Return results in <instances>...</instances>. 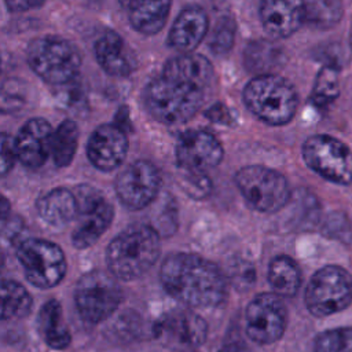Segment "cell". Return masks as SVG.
Masks as SVG:
<instances>
[{
	"label": "cell",
	"instance_id": "6da1fadb",
	"mask_svg": "<svg viewBox=\"0 0 352 352\" xmlns=\"http://www.w3.org/2000/svg\"><path fill=\"white\" fill-rule=\"evenodd\" d=\"M212 77L213 67L205 56L188 52L170 58L144 88L147 111L166 125L187 122L201 109Z\"/></svg>",
	"mask_w": 352,
	"mask_h": 352
},
{
	"label": "cell",
	"instance_id": "7a4b0ae2",
	"mask_svg": "<svg viewBox=\"0 0 352 352\" xmlns=\"http://www.w3.org/2000/svg\"><path fill=\"white\" fill-rule=\"evenodd\" d=\"M164 289L192 308H212L226 296V279L209 260L192 253L168 256L160 270Z\"/></svg>",
	"mask_w": 352,
	"mask_h": 352
},
{
	"label": "cell",
	"instance_id": "3957f363",
	"mask_svg": "<svg viewBox=\"0 0 352 352\" xmlns=\"http://www.w3.org/2000/svg\"><path fill=\"white\" fill-rule=\"evenodd\" d=\"M161 252L157 230L135 224L121 231L107 246L109 272L121 280H133L146 274L158 260Z\"/></svg>",
	"mask_w": 352,
	"mask_h": 352
},
{
	"label": "cell",
	"instance_id": "277c9868",
	"mask_svg": "<svg viewBox=\"0 0 352 352\" xmlns=\"http://www.w3.org/2000/svg\"><path fill=\"white\" fill-rule=\"evenodd\" d=\"M243 102L258 120L279 126L293 120L298 96L287 80L274 74H260L245 85Z\"/></svg>",
	"mask_w": 352,
	"mask_h": 352
},
{
	"label": "cell",
	"instance_id": "5b68a950",
	"mask_svg": "<svg viewBox=\"0 0 352 352\" xmlns=\"http://www.w3.org/2000/svg\"><path fill=\"white\" fill-rule=\"evenodd\" d=\"M26 60L43 81L52 85H65L76 80L81 67V55L77 48L56 36L32 40L26 50Z\"/></svg>",
	"mask_w": 352,
	"mask_h": 352
},
{
	"label": "cell",
	"instance_id": "8992f818",
	"mask_svg": "<svg viewBox=\"0 0 352 352\" xmlns=\"http://www.w3.org/2000/svg\"><path fill=\"white\" fill-rule=\"evenodd\" d=\"M235 184L248 205L261 213L280 210L290 198L286 177L263 165H249L239 169L235 175Z\"/></svg>",
	"mask_w": 352,
	"mask_h": 352
},
{
	"label": "cell",
	"instance_id": "52a82bcc",
	"mask_svg": "<svg viewBox=\"0 0 352 352\" xmlns=\"http://www.w3.org/2000/svg\"><path fill=\"white\" fill-rule=\"evenodd\" d=\"M305 305L319 318L337 314L352 302V276L338 265L318 270L305 289Z\"/></svg>",
	"mask_w": 352,
	"mask_h": 352
},
{
	"label": "cell",
	"instance_id": "ba28073f",
	"mask_svg": "<svg viewBox=\"0 0 352 352\" xmlns=\"http://www.w3.org/2000/svg\"><path fill=\"white\" fill-rule=\"evenodd\" d=\"M16 257L26 279L40 289L56 286L66 274L67 263L63 250L47 239H22L16 246Z\"/></svg>",
	"mask_w": 352,
	"mask_h": 352
},
{
	"label": "cell",
	"instance_id": "9c48e42d",
	"mask_svg": "<svg viewBox=\"0 0 352 352\" xmlns=\"http://www.w3.org/2000/svg\"><path fill=\"white\" fill-rule=\"evenodd\" d=\"M74 298L81 318L89 323H99L118 308L122 290L113 274L94 270L80 278Z\"/></svg>",
	"mask_w": 352,
	"mask_h": 352
},
{
	"label": "cell",
	"instance_id": "30bf717a",
	"mask_svg": "<svg viewBox=\"0 0 352 352\" xmlns=\"http://www.w3.org/2000/svg\"><path fill=\"white\" fill-rule=\"evenodd\" d=\"M305 164L323 179L337 183H352V151L330 135L309 136L301 148Z\"/></svg>",
	"mask_w": 352,
	"mask_h": 352
},
{
	"label": "cell",
	"instance_id": "8fae6325",
	"mask_svg": "<svg viewBox=\"0 0 352 352\" xmlns=\"http://www.w3.org/2000/svg\"><path fill=\"white\" fill-rule=\"evenodd\" d=\"M246 334L260 345L276 342L287 324V309L280 296L261 293L246 307Z\"/></svg>",
	"mask_w": 352,
	"mask_h": 352
},
{
	"label": "cell",
	"instance_id": "7c38bea8",
	"mask_svg": "<svg viewBox=\"0 0 352 352\" xmlns=\"http://www.w3.org/2000/svg\"><path fill=\"white\" fill-rule=\"evenodd\" d=\"M118 199L131 210L150 205L161 187L160 170L146 160H138L121 170L116 179Z\"/></svg>",
	"mask_w": 352,
	"mask_h": 352
},
{
	"label": "cell",
	"instance_id": "4fadbf2b",
	"mask_svg": "<svg viewBox=\"0 0 352 352\" xmlns=\"http://www.w3.org/2000/svg\"><path fill=\"white\" fill-rule=\"evenodd\" d=\"M221 143L208 131H188L176 144V160L182 170L205 172L223 160Z\"/></svg>",
	"mask_w": 352,
	"mask_h": 352
},
{
	"label": "cell",
	"instance_id": "5bb4252c",
	"mask_svg": "<svg viewBox=\"0 0 352 352\" xmlns=\"http://www.w3.org/2000/svg\"><path fill=\"white\" fill-rule=\"evenodd\" d=\"M128 153V138L124 129L114 124L99 125L87 144V155L91 164L103 172L118 168Z\"/></svg>",
	"mask_w": 352,
	"mask_h": 352
},
{
	"label": "cell",
	"instance_id": "9a60e30c",
	"mask_svg": "<svg viewBox=\"0 0 352 352\" xmlns=\"http://www.w3.org/2000/svg\"><path fill=\"white\" fill-rule=\"evenodd\" d=\"M260 21L264 30L274 38H286L305 22L304 0H261Z\"/></svg>",
	"mask_w": 352,
	"mask_h": 352
},
{
	"label": "cell",
	"instance_id": "2e32d148",
	"mask_svg": "<svg viewBox=\"0 0 352 352\" xmlns=\"http://www.w3.org/2000/svg\"><path fill=\"white\" fill-rule=\"evenodd\" d=\"M52 126L44 118L28 120L15 138L18 160L30 169L43 166L51 154Z\"/></svg>",
	"mask_w": 352,
	"mask_h": 352
},
{
	"label": "cell",
	"instance_id": "e0dca14e",
	"mask_svg": "<svg viewBox=\"0 0 352 352\" xmlns=\"http://www.w3.org/2000/svg\"><path fill=\"white\" fill-rule=\"evenodd\" d=\"M78 224L73 230L72 243L77 249H87L96 243L113 221L114 209L102 195L78 208Z\"/></svg>",
	"mask_w": 352,
	"mask_h": 352
},
{
	"label": "cell",
	"instance_id": "ac0fdd59",
	"mask_svg": "<svg viewBox=\"0 0 352 352\" xmlns=\"http://www.w3.org/2000/svg\"><path fill=\"white\" fill-rule=\"evenodd\" d=\"M208 29L206 11L199 6H188L176 16L168 34V44L182 54L192 52L204 40Z\"/></svg>",
	"mask_w": 352,
	"mask_h": 352
},
{
	"label": "cell",
	"instance_id": "d6986e66",
	"mask_svg": "<svg viewBox=\"0 0 352 352\" xmlns=\"http://www.w3.org/2000/svg\"><path fill=\"white\" fill-rule=\"evenodd\" d=\"M94 52L99 66L110 76L126 77L133 70V65L126 54L125 43L116 32L103 33L96 40Z\"/></svg>",
	"mask_w": 352,
	"mask_h": 352
},
{
	"label": "cell",
	"instance_id": "ffe728a7",
	"mask_svg": "<svg viewBox=\"0 0 352 352\" xmlns=\"http://www.w3.org/2000/svg\"><path fill=\"white\" fill-rule=\"evenodd\" d=\"M172 0H131L126 6L132 28L142 34H155L166 23Z\"/></svg>",
	"mask_w": 352,
	"mask_h": 352
},
{
	"label": "cell",
	"instance_id": "44dd1931",
	"mask_svg": "<svg viewBox=\"0 0 352 352\" xmlns=\"http://www.w3.org/2000/svg\"><path fill=\"white\" fill-rule=\"evenodd\" d=\"M37 212L50 226L63 227L78 214L76 195L65 187L54 188L38 198Z\"/></svg>",
	"mask_w": 352,
	"mask_h": 352
},
{
	"label": "cell",
	"instance_id": "7402d4cb",
	"mask_svg": "<svg viewBox=\"0 0 352 352\" xmlns=\"http://www.w3.org/2000/svg\"><path fill=\"white\" fill-rule=\"evenodd\" d=\"M37 323L38 331L48 346L65 349L70 345L72 336L63 323L62 307L56 300H50L41 307Z\"/></svg>",
	"mask_w": 352,
	"mask_h": 352
},
{
	"label": "cell",
	"instance_id": "603a6c76",
	"mask_svg": "<svg viewBox=\"0 0 352 352\" xmlns=\"http://www.w3.org/2000/svg\"><path fill=\"white\" fill-rule=\"evenodd\" d=\"M268 282L275 294L294 296L301 285V272L296 261L287 256H278L268 265Z\"/></svg>",
	"mask_w": 352,
	"mask_h": 352
},
{
	"label": "cell",
	"instance_id": "cb8c5ba5",
	"mask_svg": "<svg viewBox=\"0 0 352 352\" xmlns=\"http://www.w3.org/2000/svg\"><path fill=\"white\" fill-rule=\"evenodd\" d=\"M33 300L18 282L0 279V320L21 319L30 314Z\"/></svg>",
	"mask_w": 352,
	"mask_h": 352
},
{
	"label": "cell",
	"instance_id": "d4e9b609",
	"mask_svg": "<svg viewBox=\"0 0 352 352\" xmlns=\"http://www.w3.org/2000/svg\"><path fill=\"white\" fill-rule=\"evenodd\" d=\"M78 126L73 120L62 121L52 132L51 155L54 164L59 168L67 166L77 151Z\"/></svg>",
	"mask_w": 352,
	"mask_h": 352
},
{
	"label": "cell",
	"instance_id": "484cf974",
	"mask_svg": "<svg viewBox=\"0 0 352 352\" xmlns=\"http://www.w3.org/2000/svg\"><path fill=\"white\" fill-rule=\"evenodd\" d=\"M283 51L271 41L257 40L252 41L245 50V65L253 73L270 74L272 69L280 65Z\"/></svg>",
	"mask_w": 352,
	"mask_h": 352
},
{
	"label": "cell",
	"instance_id": "4316f807",
	"mask_svg": "<svg viewBox=\"0 0 352 352\" xmlns=\"http://www.w3.org/2000/svg\"><path fill=\"white\" fill-rule=\"evenodd\" d=\"M342 16L341 0H311L305 4V21L318 29H329Z\"/></svg>",
	"mask_w": 352,
	"mask_h": 352
},
{
	"label": "cell",
	"instance_id": "83f0119b",
	"mask_svg": "<svg viewBox=\"0 0 352 352\" xmlns=\"http://www.w3.org/2000/svg\"><path fill=\"white\" fill-rule=\"evenodd\" d=\"M340 95V77L338 69L333 65H324L316 74L314 89H312V102L318 106H327L334 102Z\"/></svg>",
	"mask_w": 352,
	"mask_h": 352
},
{
	"label": "cell",
	"instance_id": "f1b7e54d",
	"mask_svg": "<svg viewBox=\"0 0 352 352\" xmlns=\"http://www.w3.org/2000/svg\"><path fill=\"white\" fill-rule=\"evenodd\" d=\"M314 352H352V327H337L320 333L314 341Z\"/></svg>",
	"mask_w": 352,
	"mask_h": 352
},
{
	"label": "cell",
	"instance_id": "f546056e",
	"mask_svg": "<svg viewBox=\"0 0 352 352\" xmlns=\"http://www.w3.org/2000/svg\"><path fill=\"white\" fill-rule=\"evenodd\" d=\"M176 336L182 342L190 345H199L206 338V323L205 320L194 314L186 312L180 315L176 322Z\"/></svg>",
	"mask_w": 352,
	"mask_h": 352
},
{
	"label": "cell",
	"instance_id": "4dcf8cb0",
	"mask_svg": "<svg viewBox=\"0 0 352 352\" xmlns=\"http://www.w3.org/2000/svg\"><path fill=\"white\" fill-rule=\"evenodd\" d=\"M235 32H236V25L232 18L230 16L220 18L209 40V48L217 55L227 54L234 45Z\"/></svg>",
	"mask_w": 352,
	"mask_h": 352
},
{
	"label": "cell",
	"instance_id": "1f68e13d",
	"mask_svg": "<svg viewBox=\"0 0 352 352\" xmlns=\"http://www.w3.org/2000/svg\"><path fill=\"white\" fill-rule=\"evenodd\" d=\"M26 95L22 84L16 81H6L0 87V113L14 114L21 111L26 104Z\"/></svg>",
	"mask_w": 352,
	"mask_h": 352
},
{
	"label": "cell",
	"instance_id": "d6a6232c",
	"mask_svg": "<svg viewBox=\"0 0 352 352\" xmlns=\"http://www.w3.org/2000/svg\"><path fill=\"white\" fill-rule=\"evenodd\" d=\"M183 172H184V176H182L183 188L187 191L190 197L202 199L206 195H209L212 190V183L205 172H188V170H183Z\"/></svg>",
	"mask_w": 352,
	"mask_h": 352
},
{
	"label": "cell",
	"instance_id": "836d02e7",
	"mask_svg": "<svg viewBox=\"0 0 352 352\" xmlns=\"http://www.w3.org/2000/svg\"><path fill=\"white\" fill-rule=\"evenodd\" d=\"M18 160L15 138L7 132H0V177L6 176Z\"/></svg>",
	"mask_w": 352,
	"mask_h": 352
},
{
	"label": "cell",
	"instance_id": "e575fe53",
	"mask_svg": "<svg viewBox=\"0 0 352 352\" xmlns=\"http://www.w3.org/2000/svg\"><path fill=\"white\" fill-rule=\"evenodd\" d=\"M205 116L210 121H213L216 124H221V125H231L234 122V117H232L230 109L223 103H216V104L210 106L205 111Z\"/></svg>",
	"mask_w": 352,
	"mask_h": 352
},
{
	"label": "cell",
	"instance_id": "d590c367",
	"mask_svg": "<svg viewBox=\"0 0 352 352\" xmlns=\"http://www.w3.org/2000/svg\"><path fill=\"white\" fill-rule=\"evenodd\" d=\"M45 0H4L7 8L11 12H25L34 8H40Z\"/></svg>",
	"mask_w": 352,
	"mask_h": 352
},
{
	"label": "cell",
	"instance_id": "8d00e7d4",
	"mask_svg": "<svg viewBox=\"0 0 352 352\" xmlns=\"http://www.w3.org/2000/svg\"><path fill=\"white\" fill-rule=\"evenodd\" d=\"M11 212V204L10 201L3 195L0 194V219H6Z\"/></svg>",
	"mask_w": 352,
	"mask_h": 352
},
{
	"label": "cell",
	"instance_id": "74e56055",
	"mask_svg": "<svg viewBox=\"0 0 352 352\" xmlns=\"http://www.w3.org/2000/svg\"><path fill=\"white\" fill-rule=\"evenodd\" d=\"M219 352H252L250 349H248L243 345H238V344H231V345H226L223 346Z\"/></svg>",
	"mask_w": 352,
	"mask_h": 352
},
{
	"label": "cell",
	"instance_id": "f35d334b",
	"mask_svg": "<svg viewBox=\"0 0 352 352\" xmlns=\"http://www.w3.org/2000/svg\"><path fill=\"white\" fill-rule=\"evenodd\" d=\"M3 265H4V252H3V249L0 246V270L3 268Z\"/></svg>",
	"mask_w": 352,
	"mask_h": 352
},
{
	"label": "cell",
	"instance_id": "ab89813d",
	"mask_svg": "<svg viewBox=\"0 0 352 352\" xmlns=\"http://www.w3.org/2000/svg\"><path fill=\"white\" fill-rule=\"evenodd\" d=\"M129 1H131V0H120V3H121V4H122L125 8H126V6L129 4Z\"/></svg>",
	"mask_w": 352,
	"mask_h": 352
},
{
	"label": "cell",
	"instance_id": "60d3db41",
	"mask_svg": "<svg viewBox=\"0 0 352 352\" xmlns=\"http://www.w3.org/2000/svg\"><path fill=\"white\" fill-rule=\"evenodd\" d=\"M349 45H351V50H352V28H351V33H349Z\"/></svg>",
	"mask_w": 352,
	"mask_h": 352
}]
</instances>
